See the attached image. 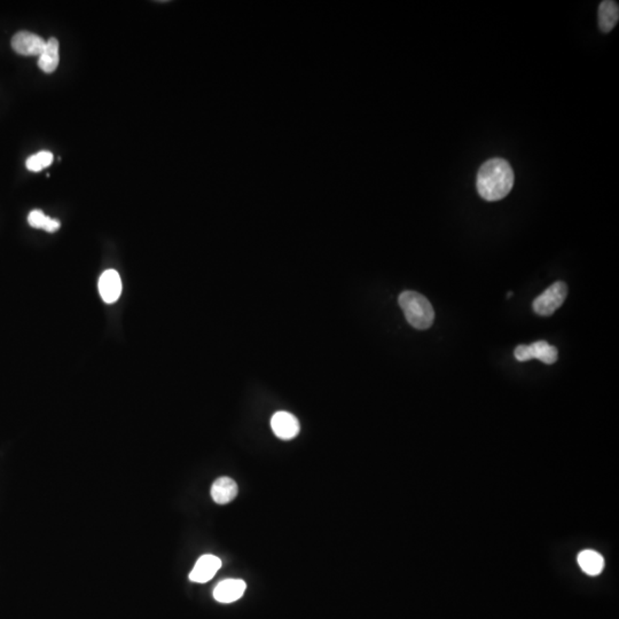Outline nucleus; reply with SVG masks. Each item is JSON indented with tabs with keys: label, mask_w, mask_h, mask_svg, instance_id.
Returning <instances> with one entry per match:
<instances>
[{
	"label": "nucleus",
	"mask_w": 619,
	"mask_h": 619,
	"mask_svg": "<svg viewBox=\"0 0 619 619\" xmlns=\"http://www.w3.org/2000/svg\"><path fill=\"white\" fill-rule=\"evenodd\" d=\"M247 584L241 579H226L219 583L214 590V597L221 604H232L242 597Z\"/></svg>",
	"instance_id": "1a4fd4ad"
},
{
	"label": "nucleus",
	"mask_w": 619,
	"mask_h": 619,
	"mask_svg": "<svg viewBox=\"0 0 619 619\" xmlns=\"http://www.w3.org/2000/svg\"><path fill=\"white\" fill-rule=\"evenodd\" d=\"M238 484L232 478L221 477L212 484L211 497L216 504H230L238 495Z\"/></svg>",
	"instance_id": "9d476101"
},
{
	"label": "nucleus",
	"mask_w": 619,
	"mask_h": 619,
	"mask_svg": "<svg viewBox=\"0 0 619 619\" xmlns=\"http://www.w3.org/2000/svg\"><path fill=\"white\" fill-rule=\"evenodd\" d=\"M619 19V6L617 1L604 0L599 7V26L604 32H609L616 27Z\"/></svg>",
	"instance_id": "f8f14e48"
},
{
	"label": "nucleus",
	"mask_w": 619,
	"mask_h": 619,
	"mask_svg": "<svg viewBox=\"0 0 619 619\" xmlns=\"http://www.w3.org/2000/svg\"><path fill=\"white\" fill-rule=\"evenodd\" d=\"M99 292L103 302L112 304L117 302L122 294V280L115 270H107L99 279Z\"/></svg>",
	"instance_id": "0eeeda50"
},
{
	"label": "nucleus",
	"mask_w": 619,
	"mask_h": 619,
	"mask_svg": "<svg viewBox=\"0 0 619 619\" xmlns=\"http://www.w3.org/2000/svg\"><path fill=\"white\" fill-rule=\"evenodd\" d=\"M28 223H29L31 228L44 230V231L48 232V233H54L61 226L58 219L48 217L42 210H38V209L32 210L30 212L29 216H28Z\"/></svg>",
	"instance_id": "4468645a"
},
{
	"label": "nucleus",
	"mask_w": 619,
	"mask_h": 619,
	"mask_svg": "<svg viewBox=\"0 0 619 619\" xmlns=\"http://www.w3.org/2000/svg\"><path fill=\"white\" fill-rule=\"evenodd\" d=\"M514 186V171L507 161L492 158L485 162L478 171L476 187L481 197L494 202L509 194Z\"/></svg>",
	"instance_id": "f257e3e1"
},
{
	"label": "nucleus",
	"mask_w": 619,
	"mask_h": 619,
	"mask_svg": "<svg viewBox=\"0 0 619 619\" xmlns=\"http://www.w3.org/2000/svg\"><path fill=\"white\" fill-rule=\"evenodd\" d=\"M577 561L581 570L590 576L600 574L604 568V558L601 554L595 551H592V549H585L583 552L579 553Z\"/></svg>",
	"instance_id": "ddd939ff"
},
{
	"label": "nucleus",
	"mask_w": 619,
	"mask_h": 619,
	"mask_svg": "<svg viewBox=\"0 0 619 619\" xmlns=\"http://www.w3.org/2000/svg\"><path fill=\"white\" fill-rule=\"evenodd\" d=\"M222 567L221 558L215 555H203L197 560L190 574V579L194 583H207L211 581L214 576Z\"/></svg>",
	"instance_id": "6e6552de"
},
{
	"label": "nucleus",
	"mask_w": 619,
	"mask_h": 619,
	"mask_svg": "<svg viewBox=\"0 0 619 619\" xmlns=\"http://www.w3.org/2000/svg\"><path fill=\"white\" fill-rule=\"evenodd\" d=\"M398 302L412 327L424 331L433 326L435 311L426 296L413 290H406L399 295Z\"/></svg>",
	"instance_id": "f03ea898"
},
{
	"label": "nucleus",
	"mask_w": 619,
	"mask_h": 619,
	"mask_svg": "<svg viewBox=\"0 0 619 619\" xmlns=\"http://www.w3.org/2000/svg\"><path fill=\"white\" fill-rule=\"evenodd\" d=\"M53 163V154L51 151H38L37 154L30 156L26 162L27 169L32 172H39L43 169L50 167Z\"/></svg>",
	"instance_id": "2eb2a0df"
},
{
	"label": "nucleus",
	"mask_w": 619,
	"mask_h": 619,
	"mask_svg": "<svg viewBox=\"0 0 619 619\" xmlns=\"http://www.w3.org/2000/svg\"><path fill=\"white\" fill-rule=\"evenodd\" d=\"M60 61L59 57L58 39L52 37L46 42L45 48L42 54L39 55L38 67L46 74H52L57 70Z\"/></svg>",
	"instance_id": "9b49d317"
},
{
	"label": "nucleus",
	"mask_w": 619,
	"mask_h": 619,
	"mask_svg": "<svg viewBox=\"0 0 619 619\" xmlns=\"http://www.w3.org/2000/svg\"><path fill=\"white\" fill-rule=\"evenodd\" d=\"M46 42L40 36L29 31H20L12 38V47L17 54L39 57L45 48Z\"/></svg>",
	"instance_id": "39448f33"
},
{
	"label": "nucleus",
	"mask_w": 619,
	"mask_h": 619,
	"mask_svg": "<svg viewBox=\"0 0 619 619\" xmlns=\"http://www.w3.org/2000/svg\"><path fill=\"white\" fill-rule=\"evenodd\" d=\"M273 433L280 440H289L299 435V422L292 414L288 412H276L271 420Z\"/></svg>",
	"instance_id": "423d86ee"
},
{
	"label": "nucleus",
	"mask_w": 619,
	"mask_h": 619,
	"mask_svg": "<svg viewBox=\"0 0 619 619\" xmlns=\"http://www.w3.org/2000/svg\"><path fill=\"white\" fill-rule=\"evenodd\" d=\"M567 295H568V287L565 283L558 281L535 299L532 304L533 311L542 317H549L563 304Z\"/></svg>",
	"instance_id": "7ed1b4c3"
},
{
	"label": "nucleus",
	"mask_w": 619,
	"mask_h": 619,
	"mask_svg": "<svg viewBox=\"0 0 619 619\" xmlns=\"http://www.w3.org/2000/svg\"><path fill=\"white\" fill-rule=\"evenodd\" d=\"M558 349L546 341H538L530 345H519L515 349V358L519 361L538 359L546 365H552L558 360Z\"/></svg>",
	"instance_id": "20e7f679"
}]
</instances>
